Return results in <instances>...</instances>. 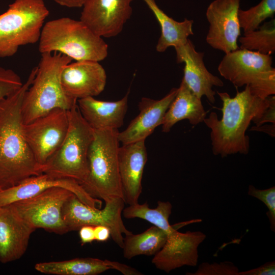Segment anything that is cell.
<instances>
[{
    "mask_svg": "<svg viewBox=\"0 0 275 275\" xmlns=\"http://www.w3.org/2000/svg\"><path fill=\"white\" fill-rule=\"evenodd\" d=\"M37 67L17 91L0 101V188L7 189L26 179L42 174L24 136L21 106Z\"/></svg>",
    "mask_w": 275,
    "mask_h": 275,
    "instance_id": "obj_1",
    "label": "cell"
},
{
    "mask_svg": "<svg viewBox=\"0 0 275 275\" xmlns=\"http://www.w3.org/2000/svg\"><path fill=\"white\" fill-rule=\"evenodd\" d=\"M223 102L219 120L215 112H211L203 121L211 129L212 150L215 155L225 157L238 153L246 155L250 149L249 137L245 134L251 122L258 119L268 107L274 96L260 98L245 86L241 92L231 97L227 92L217 91Z\"/></svg>",
    "mask_w": 275,
    "mask_h": 275,
    "instance_id": "obj_2",
    "label": "cell"
},
{
    "mask_svg": "<svg viewBox=\"0 0 275 275\" xmlns=\"http://www.w3.org/2000/svg\"><path fill=\"white\" fill-rule=\"evenodd\" d=\"M60 52H45L41 57L33 81L25 93L21 106L23 124L57 108L69 110L77 101L64 93L61 75L64 67L72 62Z\"/></svg>",
    "mask_w": 275,
    "mask_h": 275,
    "instance_id": "obj_3",
    "label": "cell"
},
{
    "mask_svg": "<svg viewBox=\"0 0 275 275\" xmlns=\"http://www.w3.org/2000/svg\"><path fill=\"white\" fill-rule=\"evenodd\" d=\"M108 45L102 37L80 20L64 17L44 24L39 40V51L60 52L78 61L100 62L108 54Z\"/></svg>",
    "mask_w": 275,
    "mask_h": 275,
    "instance_id": "obj_4",
    "label": "cell"
},
{
    "mask_svg": "<svg viewBox=\"0 0 275 275\" xmlns=\"http://www.w3.org/2000/svg\"><path fill=\"white\" fill-rule=\"evenodd\" d=\"M69 126L62 144L41 168L42 173L75 180L81 184L88 173V156L94 129L82 116L77 103L68 110Z\"/></svg>",
    "mask_w": 275,
    "mask_h": 275,
    "instance_id": "obj_5",
    "label": "cell"
},
{
    "mask_svg": "<svg viewBox=\"0 0 275 275\" xmlns=\"http://www.w3.org/2000/svg\"><path fill=\"white\" fill-rule=\"evenodd\" d=\"M118 129L94 130L88 156V173L81 184L92 197L123 199L118 166Z\"/></svg>",
    "mask_w": 275,
    "mask_h": 275,
    "instance_id": "obj_6",
    "label": "cell"
},
{
    "mask_svg": "<svg viewBox=\"0 0 275 275\" xmlns=\"http://www.w3.org/2000/svg\"><path fill=\"white\" fill-rule=\"evenodd\" d=\"M49 11L43 0H15L0 14V58L13 56L23 45L39 42Z\"/></svg>",
    "mask_w": 275,
    "mask_h": 275,
    "instance_id": "obj_7",
    "label": "cell"
},
{
    "mask_svg": "<svg viewBox=\"0 0 275 275\" xmlns=\"http://www.w3.org/2000/svg\"><path fill=\"white\" fill-rule=\"evenodd\" d=\"M270 55L237 49L225 53L218 66L220 75L235 87L248 86L262 98L275 94V69Z\"/></svg>",
    "mask_w": 275,
    "mask_h": 275,
    "instance_id": "obj_8",
    "label": "cell"
},
{
    "mask_svg": "<svg viewBox=\"0 0 275 275\" xmlns=\"http://www.w3.org/2000/svg\"><path fill=\"white\" fill-rule=\"evenodd\" d=\"M103 209H95L82 202L72 194L65 202L62 217L67 232L78 230L84 226L103 225L111 231V237L123 249L124 235L132 233L127 230L122 219L124 201L120 197H114L104 201Z\"/></svg>",
    "mask_w": 275,
    "mask_h": 275,
    "instance_id": "obj_9",
    "label": "cell"
},
{
    "mask_svg": "<svg viewBox=\"0 0 275 275\" xmlns=\"http://www.w3.org/2000/svg\"><path fill=\"white\" fill-rule=\"evenodd\" d=\"M72 194L65 188L53 187L9 205L36 229L62 234L67 232L62 217V208Z\"/></svg>",
    "mask_w": 275,
    "mask_h": 275,
    "instance_id": "obj_10",
    "label": "cell"
},
{
    "mask_svg": "<svg viewBox=\"0 0 275 275\" xmlns=\"http://www.w3.org/2000/svg\"><path fill=\"white\" fill-rule=\"evenodd\" d=\"M201 221V219H191L173 225L167 221L161 225L159 228L166 232L167 239L163 247L152 259V263L157 269L169 273L183 266L197 265L198 248L205 239L206 235L200 231L181 233L177 230Z\"/></svg>",
    "mask_w": 275,
    "mask_h": 275,
    "instance_id": "obj_11",
    "label": "cell"
},
{
    "mask_svg": "<svg viewBox=\"0 0 275 275\" xmlns=\"http://www.w3.org/2000/svg\"><path fill=\"white\" fill-rule=\"evenodd\" d=\"M68 126V110L60 108L23 124L24 136L41 168L62 144Z\"/></svg>",
    "mask_w": 275,
    "mask_h": 275,
    "instance_id": "obj_12",
    "label": "cell"
},
{
    "mask_svg": "<svg viewBox=\"0 0 275 275\" xmlns=\"http://www.w3.org/2000/svg\"><path fill=\"white\" fill-rule=\"evenodd\" d=\"M239 6L240 0H214L209 4L206 12L209 23L206 41L211 47L225 53L238 49Z\"/></svg>",
    "mask_w": 275,
    "mask_h": 275,
    "instance_id": "obj_13",
    "label": "cell"
},
{
    "mask_svg": "<svg viewBox=\"0 0 275 275\" xmlns=\"http://www.w3.org/2000/svg\"><path fill=\"white\" fill-rule=\"evenodd\" d=\"M133 0H85L80 20L101 37L118 35L130 19Z\"/></svg>",
    "mask_w": 275,
    "mask_h": 275,
    "instance_id": "obj_14",
    "label": "cell"
},
{
    "mask_svg": "<svg viewBox=\"0 0 275 275\" xmlns=\"http://www.w3.org/2000/svg\"><path fill=\"white\" fill-rule=\"evenodd\" d=\"M106 83V72L99 62H71L64 67L61 75L64 93L76 100L99 95L104 90Z\"/></svg>",
    "mask_w": 275,
    "mask_h": 275,
    "instance_id": "obj_15",
    "label": "cell"
},
{
    "mask_svg": "<svg viewBox=\"0 0 275 275\" xmlns=\"http://www.w3.org/2000/svg\"><path fill=\"white\" fill-rule=\"evenodd\" d=\"M60 187L72 192L85 204L95 209H100L102 201L90 196L77 181L57 178L42 173L30 177L19 184L2 190L0 207L34 196L50 187Z\"/></svg>",
    "mask_w": 275,
    "mask_h": 275,
    "instance_id": "obj_16",
    "label": "cell"
},
{
    "mask_svg": "<svg viewBox=\"0 0 275 275\" xmlns=\"http://www.w3.org/2000/svg\"><path fill=\"white\" fill-rule=\"evenodd\" d=\"M147 161L145 140L122 144L118 152L119 172L124 202L138 203L142 191V181Z\"/></svg>",
    "mask_w": 275,
    "mask_h": 275,
    "instance_id": "obj_17",
    "label": "cell"
},
{
    "mask_svg": "<svg viewBox=\"0 0 275 275\" xmlns=\"http://www.w3.org/2000/svg\"><path fill=\"white\" fill-rule=\"evenodd\" d=\"M178 88H173L158 100L143 97L139 103V115L127 128L119 132L118 138L122 144H129L146 139L155 128L161 125L165 114L175 97Z\"/></svg>",
    "mask_w": 275,
    "mask_h": 275,
    "instance_id": "obj_18",
    "label": "cell"
},
{
    "mask_svg": "<svg viewBox=\"0 0 275 275\" xmlns=\"http://www.w3.org/2000/svg\"><path fill=\"white\" fill-rule=\"evenodd\" d=\"M36 230L9 205L0 207V262L20 259L26 252Z\"/></svg>",
    "mask_w": 275,
    "mask_h": 275,
    "instance_id": "obj_19",
    "label": "cell"
},
{
    "mask_svg": "<svg viewBox=\"0 0 275 275\" xmlns=\"http://www.w3.org/2000/svg\"><path fill=\"white\" fill-rule=\"evenodd\" d=\"M204 53L196 50L193 42L188 39L187 43L176 52L178 63H184L182 79L188 88L199 98L205 96L211 103H214L216 92L213 87H223V81L211 73L206 68L203 58Z\"/></svg>",
    "mask_w": 275,
    "mask_h": 275,
    "instance_id": "obj_20",
    "label": "cell"
},
{
    "mask_svg": "<svg viewBox=\"0 0 275 275\" xmlns=\"http://www.w3.org/2000/svg\"><path fill=\"white\" fill-rule=\"evenodd\" d=\"M129 93L116 101L89 97L77 100V103L82 116L94 130L118 129L123 124Z\"/></svg>",
    "mask_w": 275,
    "mask_h": 275,
    "instance_id": "obj_21",
    "label": "cell"
},
{
    "mask_svg": "<svg viewBox=\"0 0 275 275\" xmlns=\"http://www.w3.org/2000/svg\"><path fill=\"white\" fill-rule=\"evenodd\" d=\"M206 115L201 98L194 94L182 79L178 92L164 116L162 131L169 132L175 124L185 119L192 125H197L203 122Z\"/></svg>",
    "mask_w": 275,
    "mask_h": 275,
    "instance_id": "obj_22",
    "label": "cell"
},
{
    "mask_svg": "<svg viewBox=\"0 0 275 275\" xmlns=\"http://www.w3.org/2000/svg\"><path fill=\"white\" fill-rule=\"evenodd\" d=\"M153 12L161 29V34L156 45L157 52H164L169 47H174L176 52L187 43L188 37L194 35L193 20L185 18L179 22L165 13L155 0H143Z\"/></svg>",
    "mask_w": 275,
    "mask_h": 275,
    "instance_id": "obj_23",
    "label": "cell"
},
{
    "mask_svg": "<svg viewBox=\"0 0 275 275\" xmlns=\"http://www.w3.org/2000/svg\"><path fill=\"white\" fill-rule=\"evenodd\" d=\"M116 261L94 258L40 262L36 264L38 271L56 275H96L108 269H115Z\"/></svg>",
    "mask_w": 275,
    "mask_h": 275,
    "instance_id": "obj_24",
    "label": "cell"
},
{
    "mask_svg": "<svg viewBox=\"0 0 275 275\" xmlns=\"http://www.w3.org/2000/svg\"><path fill=\"white\" fill-rule=\"evenodd\" d=\"M167 239L166 232L154 225L142 233L126 235L124 257L130 259L139 255H155L163 247Z\"/></svg>",
    "mask_w": 275,
    "mask_h": 275,
    "instance_id": "obj_25",
    "label": "cell"
},
{
    "mask_svg": "<svg viewBox=\"0 0 275 275\" xmlns=\"http://www.w3.org/2000/svg\"><path fill=\"white\" fill-rule=\"evenodd\" d=\"M238 41L241 49L273 54L275 52V19L264 22L256 30L244 32Z\"/></svg>",
    "mask_w": 275,
    "mask_h": 275,
    "instance_id": "obj_26",
    "label": "cell"
},
{
    "mask_svg": "<svg viewBox=\"0 0 275 275\" xmlns=\"http://www.w3.org/2000/svg\"><path fill=\"white\" fill-rule=\"evenodd\" d=\"M275 13V0H262L258 5L246 10L239 9L238 19L244 32L256 30L267 18H272Z\"/></svg>",
    "mask_w": 275,
    "mask_h": 275,
    "instance_id": "obj_27",
    "label": "cell"
},
{
    "mask_svg": "<svg viewBox=\"0 0 275 275\" xmlns=\"http://www.w3.org/2000/svg\"><path fill=\"white\" fill-rule=\"evenodd\" d=\"M248 195L262 201L267 207L266 215L270 224L271 230L275 232V187L266 189H259L249 185Z\"/></svg>",
    "mask_w": 275,
    "mask_h": 275,
    "instance_id": "obj_28",
    "label": "cell"
},
{
    "mask_svg": "<svg viewBox=\"0 0 275 275\" xmlns=\"http://www.w3.org/2000/svg\"><path fill=\"white\" fill-rule=\"evenodd\" d=\"M239 269L232 262H222L219 263L210 264L204 262L201 264L194 273L187 272L190 275H238Z\"/></svg>",
    "mask_w": 275,
    "mask_h": 275,
    "instance_id": "obj_29",
    "label": "cell"
},
{
    "mask_svg": "<svg viewBox=\"0 0 275 275\" xmlns=\"http://www.w3.org/2000/svg\"><path fill=\"white\" fill-rule=\"evenodd\" d=\"M23 85L13 70L0 66V101L19 89Z\"/></svg>",
    "mask_w": 275,
    "mask_h": 275,
    "instance_id": "obj_30",
    "label": "cell"
},
{
    "mask_svg": "<svg viewBox=\"0 0 275 275\" xmlns=\"http://www.w3.org/2000/svg\"><path fill=\"white\" fill-rule=\"evenodd\" d=\"M275 262L269 261L257 268L245 271L239 272L238 275H274Z\"/></svg>",
    "mask_w": 275,
    "mask_h": 275,
    "instance_id": "obj_31",
    "label": "cell"
},
{
    "mask_svg": "<svg viewBox=\"0 0 275 275\" xmlns=\"http://www.w3.org/2000/svg\"><path fill=\"white\" fill-rule=\"evenodd\" d=\"M266 122L275 124V97L271 101L269 105L258 119L254 122L256 126L263 125Z\"/></svg>",
    "mask_w": 275,
    "mask_h": 275,
    "instance_id": "obj_32",
    "label": "cell"
},
{
    "mask_svg": "<svg viewBox=\"0 0 275 275\" xmlns=\"http://www.w3.org/2000/svg\"><path fill=\"white\" fill-rule=\"evenodd\" d=\"M94 226H84L80 228L79 236L82 244L91 243L95 240Z\"/></svg>",
    "mask_w": 275,
    "mask_h": 275,
    "instance_id": "obj_33",
    "label": "cell"
},
{
    "mask_svg": "<svg viewBox=\"0 0 275 275\" xmlns=\"http://www.w3.org/2000/svg\"><path fill=\"white\" fill-rule=\"evenodd\" d=\"M95 240L100 242L106 241L111 237L110 229L103 225H97L94 227Z\"/></svg>",
    "mask_w": 275,
    "mask_h": 275,
    "instance_id": "obj_34",
    "label": "cell"
},
{
    "mask_svg": "<svg viewBox=\"0 0 275 275\" xmlns=\"http://www.w3.org/2000/svg\"><path fill=\"white\" fill-rule=\"evenodd\" d=\"M57 4L62 6L69 8L82 7L85 0H53Z\"/></svg>",
    "mask_w": 275,
    "mask_h": 275,
    "instance_id": "obj_35",
    "label": "cell"
},
{
    "mask_svg": "<svg viewBox=\"0 0 275 275\" xmlns=\"http://www.w3.org/2000/svg\"><path fill=\"white\" fill-rule=\"evenodd\" d=\"M251 130L262 131L268 134L271 137H274L275 124L265 125H262L259 126H254L251 128Z\"/></svg>",
    "mask_w": 275,
    "mask_h": 275,
    "instance_id": "obj_36",
    "label": "cell"
},
{
    "mask_svg": "<svg viewBox=\"0 0 275 275\" xmlns=\"http://www.w3.org/2000/svg\"><path fill=\"white\" fill-rule=\"evenodd\" d=\"M1 190H2V189H1V188H0V193H1Z\"/></svg>",
    "mask_w": 275,
    "mask_h": 275,
    "instance_id": "obj_37",
    "label": "cell"
}]
</instances>
